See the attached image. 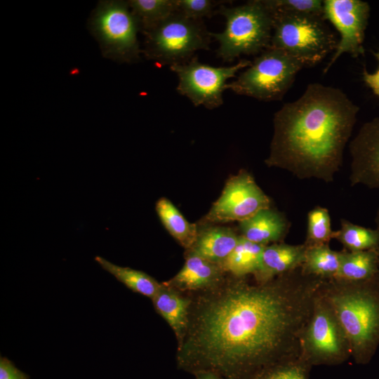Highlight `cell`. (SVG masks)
Masks as SVG:
<instances>
[{
    "label": "cell",
    "mask_w": 379,
    "mask_h": 379,
    "mask_svg": "<svg viewBox=\"0 0 379 379\" xmlns=\"http://www.w3.org/2000/svg\"><path fill=\"white\" fill-rule=\"evenodd\" d=\"M325 280L300 267L266 283L227 273L214 286L188 293V322L176 364L193 375L256 379L300 356V337Z\"/></svg>",
    "instance_id": "obj_1"
},
{
    "label": "cell",
    "mask_w": 379,
    "mask_h": 379,
    "mask_svg": "<svg viewBox=\"0 0 379 379\" xmlns=\"http://www.w3.org/2000/svg\"><path fill=\"white\" fill-rule=\"evenodd\" d=\"M359 111L341 89L309 84L299 98L274 114L265 164L299 179L332 182L343 165Z\"/></svg>",
    "instance_id": "obj_2"
},
{
    "label": "cell",
    "mask_w": 379,
    "mask_h": 379,
    "mask_svg": "<svg viewBox=\"0 0 379 379\" xmlns=\"http://www.w3.org/2000/svg\"><path fill=\"white\" fill-rule=\"evenodd\" d=\"M320 291L332 307L357 364H368L379 347V278L325 280Z\"/></svg>",
    "instance_id": "obj_3"
},
{
    "label": "cell",
    "mask_w": 379,
    "mask_h": 379,
    "mask_svg": "<svg viewBox=\"0 0 379 379\" xmlns=\"http://www.w3.org/2000/svg\"><path fill=\"white\" fill-rule=\"evenodd\" d=\"M217 13L225 17V28L211 36L218 41L217 54L223 61L260 53L270 46L272 13L262 0L248 1L234 7L220 4Z\"/></svg>",
    "instance_id": "obj_4"
},
{
    "label": "cell",
    "mask_w": 379,
    "mask_h": 379,
    "mask_svg": "<svg viewBox=\"0 0 379 379\" xmlns=\"http://www.w3.org/2000/svg\"><path fill=\"white\" fill-rule=\"evenodd\" d=\"M272 48L285 51L305 67L321 62L335 51L339 39L323 16L272 12Z\"/></svg>",
    "instance_id": "obj_5"
},
{
    "label": "cell",
    "mask_w": 379,
    "mask_h": 379,
    "mask_svg": "<svg viewBox=\"0 0 379 379\" xmlns=\"http://www.w3.org/2000/svg\"><path fill=\"white\" fill-rule=\"evenodd\" d=\"M88 28L105 58L121 63L140 59V27L127 1H100L90 15Z\"/></svg>",
    "instance_id": "obj_6"
},
{
    "label": "cell",
    "mask_w": 379,
    "mask_h": 379,
    "mask_svg": "<svg viewBox=\"0 0 379 379\" xmlns=\"http://www.w3.org/2000/svg\"><path fill=\"white\" fill-rule=\"evenodd\" d=\"M143 34L145 57L170 66L187 62L199 50L209 49L211 37L202 20L187 18L178 11Z\"/></svg>",
    "instance_id": "obj_7"
},
{
    "label": "cell",
    "mask_w": 379,
    "mask_h": 379,
    "mask_svg": "<svg viewBox=\"0 0 379 379\" xmlns=\"http://www.w3.org/2000/svg\"><path fill=\"white\" fill-rule=\"evenodd\" d=\"M304 64L285 51H262L227 88L237 94L263 101L281 100Z\"/></svg>",
    "instance_id": "obj_8"
},
{
    "label": "cell",
    "mask_w": 379,
    "mask_h": 379,
    "mask_svg": "<svg viewBox=\"0 0 379 379\" xmlns=\"http://www.w3.org/2000/svg\"><path fill=\"white\" fill-rule=\"evenodd\" d=\"M300 357L312 366L338 365L351 357L345 331L320 288L300 337Z\"/></svg>",
    "instance_id": "obj_9"
},
{
    "label": "cell",
    "mask_w": 379,
    "mask_h": 379,
    "mask_svg": "<svg viewBox=\"0 0 379 379\" xmlns=\"http://www.w3.org/2000/svg\"><path fill=\"white\" fill-rule=\"evenodd\" d=\"M251 61L241 60L228 67H213L199 62L193 57L186 62L170 66L178 79V92L191 100L194 106L203 105L209 109L223 104L222 93L227 81Z\"/></svg>",
    "instance_id": "obj_10"
},
{
    "label": "cell",
    "mask_w": 379,
    "mask_h": 379,
    "mask_svg": "<svg viewBox=\"0 0 379 379\" xmlns=\"http://www.w3.org/2000/svg\"><path fill=\"white\" fill-rule=\"evenodd\" d=\"M270 206V199L258 185L252 175L246 170H241L227 180L220 196L197 223L239 222Z\"/></svg>",
    "instance_id": "obj_11"
},
{
    "label": "cell",
    "mask_w": 379,
    "mask_h": 379,
    "mask_svg": "<svg viewBox=\"0 0 379 379\" xmlns=\"http://www.w3.org/2000/svg\"><path fill=\"white\" fill-rule=\"evenodd\" d=\"M323 17L340 34L333 54L324 69L326 72L344 53L357 58L364 53L363 43L370 15V6L361 0H324Z\"/></svg>",
    "instance_id": "obj_12"
},
{
    "label": "cell",
    "mask_w": 379,
    "mask_h": 379,
    "mask_svg": "<svg viewBox=\"0 0 379 379\" xmlns=\"http://www.w3.org/2000/svg\"><path fill=\"white\" fill-rule=\"evenodd\" d=\"M349 149L351 185L379 189V117L361 126Z\"/></svg>",
    "instance_id": "obj_13"
},
{
    "label": "cell",
    "mask_w": 379,
    "mask_h": 379,
    "mask_svg": "<svg viewBox=\"0 0 379 379\" xmlns=\"http://www.w3.org/2000/svg\"><path fill=\"white\" fill-rule=\"evenodd\" d=\"M181 270L164 283L182 293H194L208 289L219 283L227 274L221 265L201 257L185 254Z\"/></svg>",
    "instance_id": "obj_14"
},
{
    "label": "cell",
    "mask_w": 379,
    "mask_h": 379,
    "mask_svg": "<svg viewBox=\"0 0 379 379\" xmlns=\"http://www.w3.org/2000/svg\"><path fill=\"white\" fill-rule=\"evenodd\" d=\"M304 244L283 242L265 246L258 267L253 274L255 281L262 284L301 267L306 251Z\"/></svg>",
    "instance_id": "obj_15"
},
{
    "label": "cell",
    "mask_w": 379,
    "mask_h": 379,
    "mask_svg": "<svg viewBox=\"0 0 379 379\" xmlns=\"http://www.w3.org/2000/svg\"><path fill=\"white\" fill-rule=\"evenodd\" d=\"M198 225L195 241L185 254L195 255L221 265L237 246L240 234L229 227Z\"/></svg>",
    "instance_id": "obj_16"
},
{
    "label": "cell",
    "mask_w": 379,
    "mask_h": 379,
    "mask_svg": "<svg viewBox=\"0 0 379 379\" xmlns=\"http://www.w3.org/2000/svg\"><path fill=\"white\" fill-rule=\"evenodd\" d=\"M290 225L282 213L270 206L239 222V234L250 241L267 246L272 242H282Z\"/></svg>",
    "instance_id": "obj_17"
},
{
    "label": "cell",
    "mask_w": 379,
    "mask_h": 379,
    "mask_svg": "<svg viewBox=\"0 0 379 379\" xmlns=\"http://www.w3.org/2000/svg\"><path fill=\"white\" fill-rule=\"evenodd\" d=\"M152 300L154 310L171 328L178 343L187 326L191 304L190 296L162 282Z\"/></svg>",
    "instance_id": "obj_18"
},
{
    "label": "cell",
    "mask_w": 379,
    "mask_h": 379,
    "mask_svg": "<svg viewBox=\"0 0 379 379\" xmlns=\"http://www.w3.org/2000/svg\"><path fill=\"white\" fill-rule=\"evenodd\" d=\"M155 210L161 224L170 235L185 248V251L190 248L197 236V223L187 221L175 205L166 197L157 200Z\"/></svg>",
    "instance_id": "obj_19"
},
{
    "label": "cell",
    "mask_w": 379,
    "mask_h": 379,
    "mask_svg": "<svg viewBox=\"0 0 379 379\" xmlns=\"http://www.w3.org/2000/svg\"><path fill=\"white\" fill-rule=\"evenodd\" d=\"M343 258L335 279L357 282L371 279L378 274V255L376 249L361 251L343 250Z\"/></svg>",
    "instance_id": "obj_20"
},
{
    "label": "cell",
    "mask_w": 379,
    "mask_h": 379,
    "mask_svg": "<svg viewBox=\"0 0 379 379\" xmlns=\"http://www.w3.org/2000/svg\"><path fill=\"white\" fill-rule=\"evenodd\" d=\"M343 253V251L332 250L328 244L307 247L300 268L305 274L323 280L335 279L341 265Z\"/></svg>",
    "instance_id": "obj_21"
},
{
    "label": "cell",
    "mask_w": 379,
    "mask_h": 379,
    "mask_svg": "<svg viewBox=\"0 0 379 379\" xmlns=\"http://www.w3.org/2000/svg\"><path fill=\"white\" fill-rule=\"evenodd\" d=\"M265 246L253 243L240 235L239 240L225 261L223 270L238 277L253 274L257 270Z\"/></svg>",
    "instance_id": "obj_22"
},
{
    "label": "cell",
    "mask_w": 379,
    "mask_h": 379,
    "mask_svg": "<svg viewBox=\"0 0 379 379\" xmlns=\"http://www.w3.org/2000/svg\"><path fill=\"white\" fill-rule=\"evenodd\" d=\"M95 260L105 270L133 292L152 299L161 287V283L142 271L114 265L100 256H96Z\"/></svg>",
    "instance_id": "obj_23"
},
{
    "label": "cell",
    "mask_w": 379,
    "mask_h": 379,
    "mask_svg": "<svg viewBox=\"0 0 379 379\" xmlns=\"http://www.w3.org/2000/svg\"><path fill=\"white\" fill-rule=\"evenodd\" d=\"M143 33L153 28L177 11L176 0L127 1Z\"/></svg>",
    "instance_id": "obj_24"
},
{
    "label": "cell",
    "mask_w": 379,
    "mask_h": 379,
    "mask_svg": "<svg viewBox=\"0 0 379 379\" xmlns=\"http://www.w3.org/2000/svg\"><path fill=\"white\" fill-rule=\"evenodd\" d=\"M333 239L338 240L347 251H361L376 249L379 235L375 229L355 225L342 219L340 227L334 231Z\"/></svg>",
    "instance_id": "obj_25"
},
{
    "label": "cell",
    "mask_w": 379,
    "mask_h": 379,
    "mask_svg": "<svg viewBox=\"0 0 379 379\" xmlns=\"http://www.w3.org/2000/svg\"><path fill=\"white\" fill-rule=\"evenodd\" d=\"M331 217L327 208L316 206L307 213V233L303 243L307 247L328 245L333 239Z\"/></svg>",
    "instance_id": "obj_26"
},
{
    "label": "cell",
    "mask_w": 379,
    "mask_h": 379,
    "mask_svg": "<svg viewBox=\"0 0 379 379\" xmlns=\"http://www.w3.org/2000/svg\"><path fill=\"white\" fill-rule=\"evenodd\" d=\"M271 12L323 16L321 0H262Z\"/></svg>",
    "instance_id": "obj_27"
},
{
    "label": "cell",
    "mask_w": 379,
    "mask_h": 379,
    "mask_svg": "<svg viewBox=\"0 0 379 379\" xmlns=\"http://www.w3.org/2000/svg\"><path fill=\"white\" fill-rule=\"evenodd\" d=\"M310 366L300 356L295 360L274 366L256 379H309Z\"/></svg>",
    "instance_id": "obj_28"
},
{
    "label": "cell",
    "mask_w": 379,
    "mask_h": 379,
    "mask_svg": "<svg viewBox=\"0 0 379 379\" xmlns=\"http://www.w3.org/2000/svg\"><path fill=\"white\" fill-rule=\"evenodd\" d=\"M218 4L222 3L211 0H176V11L191 19L202 20L216 13L215 7Z\"/></svg>",
    "instance_id": "obj_29"
},
{
    "label": "cell",
    "mask_w": 379,
    "mask_h": 379,
    "mask_svg": "<svg viewBox=\"0 0 379 379\" xmlns=\"http://www.w3.org/2000/svg\"><path fill=\"white\" fill-rule=\"evenodd\" d=\"M0 379H29V377L16 368L11 360L1 357Z\"/></svg>",
    "instance_id": "obj_30"
},
{
    "label": "cell",
    "mask_w": 379,
    "mask_h": 379,
    "mask_svg": "<svg viewBox=\"0 0 379 379\" xmlns=\"http://www.w3.org/2000/svg\"><path fill=\"white\" fill-rule=\"evenodd\" d=\"M374 55L379 62V51ZM363 79L373 93L379 97V67L374 73H369L366 69H364Z\"/></svg>",
    "instance_id": "obj_31"
},
{
    "label": "cell",
    "mask_w": 379,
    "mask_h": 379,
    "mask_svg": "<svg viewBox=\"0 0 379 379\" xmlns=\"http://www.w3.org/2000/svg\"><path fill=\"white\" fill-rule=\"evenodd\" d=\"M195 379H222L214 373L204 371L194 374Z\"/></svg>",
    "instance_id": "obj_32"
},
{
    "label": "cell",
    "mask_w": 379,
    "mask_h": 379,
    "mask_svg": "<svg viewBox=\"0 0 379 379\" xmlns=\"http://www.w3.org/2000/svg\"><path fill=\"white\" fill-rule=\"evenodd\" d=\"M375 229L378 231V235H379V206L377 209V211H376V214H375ZM376 251L378 252V278H379V243H378V246L376 248Z\"/></svg>",
    "instance_id": "obj_33"
}]
</instances>
